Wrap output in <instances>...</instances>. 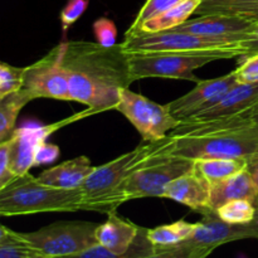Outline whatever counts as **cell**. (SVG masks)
Segmentation results:
<instances>
[{
  "label": "cell",
  "mask_w": 258,
  "mask_h": 258,
  "mask_svg": "<svg viewBox=\"0 0 258 258\" xmlns=\"http://www.w3.org/2000/svg\"><path fill=\"white\" fill-rule=\"evenodd\" d=\"M63 67L71 101L88 106L93 112L116 110L121 91L134 82L128 54L121 44L103 47L97 42H66Z\"/></svg>",
  "instance_id": "cell-1"
},
{
  "label": "cell",
  "mask_w": 258,
  "mask_h": 258,
  "mask_svg": "<svg viewBox=\"0 0 258 258\" xmlns=\"http://www.w3.org/2000/svg\"><path fill=\"white\" fill-rule=\"evenodd\" d=\"M173 136L168 135L159 141H148L101 166H95L82 185L83 211L108 214V203L121 184L133 173L153 161L168 155Z\"/></svg>",
  "instance_id": "cell-2"
},
{
  "label": "cell",
  "mask_w": 258,
  "mask_h": 258,
  "mask_svg": "<svg viewBox=\"0 0 258 258\" xmlns=\"http://www.w3.org/2000/svg\"><path fill=\"white\" fill-rule=\"evenodd\" d=\"M77 211H83L81 189L67 190L44 185L29 173L0 190V214L3 217Z\"/></svg>",
  "instance_id": "cell-3"
},
{
  "label": "cell",
  "mask_w": 258,
  "mask_h": 258,
  "mask_svg": "<svg viewBox=\"0 0 258 258\" xmlns=\"http://www.w3.org/2000/svg\"><path fill=\"white\" fill-rule=\"evenodd\" d=\"M171 136V135H170ZM258 153V128L252 125L173 136L166 154L190 159H247Z\"/></svg>",
  "instance_id": "cell-4"
},
{
  "label": "cell",
  "mask_w": 258,
  "mask_h": 258,
  "mask_svg": "<svg viewBox=\"0 0 258 258\" xmlns=\"http://www.w3.org/2000/svg\"><path fill=\"white\" fill-rule=\"evenodd\" d=\"M133 80L141 78H175L199 82L194 71L219 59L242 55L239 47L229 49L190 50V52L127 53Z\"/></svg>",
  "instance_id": "cell-5"
},
{
  "label": "cell",
  "mask_w": 258,
  "mask_h": 258,
  "mask_svg": "<svg viewBox=\"0 0 258 258\" xmlns=\"http://www.w3.org/2000/svg\"><path fill=\"white\" fill-rule=\"evenodd\" d=\"M193 168V160L165 155L131 174L115 191L108 203V214L122 203L133 199L158 197L164 198L171 181Z\"/></svg>",
  "instance_id": "cell-6"
},
{
  "label": "cell",
  "mask_w": 258,
  "mask_h": 258,
  "mask_svg": "<svg viewBox=\"0 0 258 258\" xmlns=\"http://www.w3.org/2000/svg\"><path fill=\"white\" fill-rule=\"evenodd\" d=\"M97 223L81 221L55 222L38 231L22 233L37 253L62 258L75 256L96 246Z\"/></svg>",
  "instance_id": "cell-7"
},
{
  "label": "cell",
  "mask_w": 258,
  "mask_h": 258,
  "mask_svg": "<svg viewBox=\"0 0 258 258\" xmlns=\"http://www.w3.org/2000/svg\"><path fill=\"white\" fill-rule=\"evenodd\" d=\"M116 111L133 123L146 143L163 140L169 131H173L180 123L168 105L154 102L140 93L133 92L130 88L121 91Z\"/></svg>",
  "instance_id": "cell-8"
},
{
  "label": "cell",
  "mask_w": 258,
  "mask_h": 258,
  "mask_svg": "<svg viewBox=\"0 0 258 258\" xmlns=\"http://www.w3.org/2000/svg\"><path fill=\"white\" fill-rule=\"evenodd\" d=\"M126 53L190 52V50L229 49L239 47L238 43L221 38H211L191 33L165 30L159 33L139 32L127 35L121 43Z\"/></svg>",
  "instance_id": "cell-9"
},
{
  "label": "cell",
  "mask_w": 258,
  "mask_h": 258,
  "mask_svg": "<svg viewBox=\"0 0 258 258\" xmlns=\"http://www.w3.org/2000/svg\"><path fill=\"white\" fill-rule=\"evenodd\" d=\"M66 40L58 43L44 57L25 67L23 88L33 98L71 101L68 76L63 67Z\"/></svg>",
  "instance_id": "cell-10"
},
{
  "label": "cell",
  "mask_w": 258,
  "mask_h": 258,
  "mask_svg": "<svg viewBox=\"0 0 258 258\" xmlns=\"http://www.w3.org/2000/svg\"><path fill=\"white\" fill-rule=\"evenodd\" d=\"M201 214L203 219L198 222L194 233L185 241L186 243L216 249L228 242L258 239V212L253 221L244 224L227 223L222 221L214 211H206Z\"/></svg>",
  "instance_id": "cell-11"
},
{
  "label": "cell",
  "mask_w": 258,
  "mask_h": 258,
  "mask_svg": "<svg viewBox=\"0 0 258 258\" xmlns=\"http://www.w3.org/2000/svg\"><path fill=\"white\" fill-rule=\"evenodd\" d=\"M238 83L236 72L212 80H201L186 95L166 103L169 110L179 121L186 120L196 113L218 103L232 87Z\"/></svg>",
  "instance_id": "cell-12"
},
{
  "label": "cell",
  "mask_w": 258,
  "mask_h": 258,
  "mask_svg": "<svg viewBox=\"0 0 258 258\" xmlns=\"http://www.w3.org/2000/svg\"><path fill=\"white\" fill-rule=\"evenodd\" d=\"M72 117L68 118L64 122H58L54 125L40 126L37 123H25L19 128H15L10 144V166L15 175H25L29 173V169L34 166V151L35 148L40 143L45 141V139L57 130L59 126L66 125Z\"/></svg>",
  "instance_id": "cell-13"
},
{
  "label": "cell",
  "mask_w": 258,
  "mask_h": 258,
  "mask_svg": "<svg viewBox=\"0 0 258 258\" xmlns=\"http://www.w3.org/2000/svg\"><path fill=\"white\" fill-rule=\"evenodd\" d=\"M252 24L253 22L237 15L207 14L199 15V18L196 19L186 20L181 25L174 28V30L239 43Z\"/></svg>",
  "instance_id": "cell-14"
},
{
  "label": "cell",
  "mask_w": 258,
  "mask_h": 258,
  "mask_svg": "<svg viewBox=\"0 0 258 258\" xmlns=\"http://www.w3.org/2000/svg\"><path fill=\"white\" fill-rule=\"evenodd\" d=\"M164 198L175 201L193 211L203 213L206 211H211V183L191 168L188 173L183 174L169 184Z\"/></svg>",
  "instance_id": "cell-15"
},
{
  "label": "cell",
  "mask_w": 258,
  "mask_h": 258,
  "mask_svg": "<svg viewBox=\"0 0 258 258\" xmlns=\"http://www.w3.org/2000/svg\"><path fill=\"white\" fill-rule=\"evenodd\" d=\"M258 103V82L237 83L212 107L183 121H207L238 115Z\"/></svg>",
  "instance_id": "cell-16"
},
{
  "label": "cell",
  "mask_w": 258,
  "mask_h": 258,
  "mask_svg": "<svg viewBox=\"0 0 258 258\" xmlns=\"http://www.w3.org/2000/svg\"><path fill=\"white\" fill-rule=\"evenodd\" d=\"M236 199H246L253 204H257L258 185L247 169L239 171L236 175L211 184V199H209L211 211L216 212L227 202L236 201Z\"/></svg>",
  "instance_id": "cell-17"
},
{
  "label": "cell",
  "mask_w": 258,
  "mask_h": 258,
  "mask_svg": "<svg viewBox=\"0 0 258 258\" xmlns=\"http://www.w3.org/2000/svg\"><path fill=\"white\" fill-rule=\"evenodd\" d=\"M107 219L98 224L96 231L97 243L116 254H125L133 246L141 227L117 216L116 212L107 214Z\"/></svg>",
  "instance_id": "cell-18"
},
{
  "label": "cell",
  "mask_w": 258,
  "mask_h": 258,
  "mask_svg": "<svg viewBox=\"0 0 258 258\" xmlns=\"http://www.w3.org/2000/svg\"><path fill=\"white\" fill-rule=\"evenodd\" d=\"M93 168L95 166H92L90 159L82 155L42 171L37 176V180L44 185L67 190L81 189Z\"/></svg>",
  "instance_id": "cell-19"
},
{
  "label": "cell",
  "mask_w": 258,
  "mask_h": 258,
  "mask_svg": "<svg viewBox=\"0 0 258 258\" xmlns=\"http://www.w3.org/2000/svg\"><path fill=\"white\" fill-rule=\"evenodd\" d=\"M201 3L202 0H184L175 7L168 9L166 12L146 20L140 27L139 32L159 33L174 29V28L179 27L186 20H189L191 15L196 14Z\"/></svg>",
  "instance_id": "cell-20"
},
{
  "label": "cell",
  "mask_w": 258,
  "mask_h": 258,
  "mask_svg": "<svg viewBox=\"0 0 258 258\" xmlns=\"http://www.w3.org/2000/svg\"><path fill=\"white\" fill-rule=\"evenodd\" d=\"M33 100V96L24 88L0 98V144L12 139L18 115Z\"/></svg>",
  "instance_id": "cell-21"
},
{
  "label": "cell",
  "mask_w": 258,
  "mask_h": 258,
  "mask_svg": "<svg viewBox=\"0 0 258 258\" xmlns=\"http://www.w3.org/2000/svg\"><path fill=\"white\" fill-rule=\"evenodd\" d=\"M246 159H197L193 160V169L203 175L209 183L223 180L239 171L246 170Z\"/></svg>",
  "instance_id": "cell-22"
},
{
  "label": "cell",
  "mask_w": 258,
  "mask_h": 258,
  "mask_svg": "<svg viewBox=\"0 0 258 258\" xmlns=\"http://www.w3.org/2000/svg\"><path fill=\"white\" fill-rule=\"evenodd\" d=\"M197 224L198 223H189L183 219L175 223L164 224L153 229H148V238L154 246L159 248L178 246L190 238L196 231Z\"/></svg>",
  "instance_id": "cell-23"
},
{
  "label": "cell",
  "mask_w": 258,
  "mask_h": 258,
  "mask_svg": "<svg viewBox=\"0 0 258 258\" xmlns=\"http://www.w3.org/2000/svg\"><path fill=\"white\" fill-rule=\"evenodd\" d=\"M158 249V247L154 246L148 238V228H140L138 237L134 241L133 246L130 247L125 254H116L113 252L108 251L101 244L91 247L81 253L75 254V256H68L62 258H141L148 254L154 253Z\"/></svg>",
  "instance_id": "cell-24"
},
{
  "label": "cell",
  "mask_w": 258,
  "mask_h": 258,
  "mask_svg": "<svg viewBox=\"0 0 258 258\" xmlns=\"http://www.w3.org/2000/svg\"><path fill=\"white\" fill-rule=\"evenodd\" d=\"M37 252L32 248L20 232L8 227L0 228V258H32Z\"/></svg>",
  "instance_id": "cell-25"
},
{
  "label": "cell",
  "mask_w": 258,
  "mask_h": 258,
  "mask_svg": "<svg viewBox=\"0 0 258 258\" xmlns=\"http://www.w3.org/2000/svg\"><path fill=\"white\" fill-rule=\"evenodd\" d=\"M258 206L246 199H236L227 202L216 211L222 221L231 224H244L253 221L257 216Z\"/></svg>",
  "instance_id": "cell-26"
},
{
  "label": "cell",
  "mask_w": 258,
  "mask_h": 258,
  "mask_svg": "<svg viewBox=\"0 0 258 258\" xmlns=\"http://www.w3.org/2000/svg\"><path fill=\"white\" fill-rule=\"evenodd\" d=\"M181 2H184V0H146L145 4H144L143 7H141V9L139 10L134 23L130 25L127 32L125 33V37L138 33L141 25H143L146 20L151 19V18L166 12V10L175 7V5H178L179 3Z\"/></svg>",
  "instance_id": "cell-27"
},
{
  "label": "cell",
  "mask_w": 258,
  "mask_h": 258,
  "mask_svg": "<svg viewBox=\"0 0 258 258\" xmlns=\"http://www.w3.org/2000/svg\"><path fill=\"white\" fill-rule=\"evenodd\" d=\"M213 251V248L193 246V244L183 242L178 246L165 247V248L158 247L154 253L141 258H207Z\"/></svg>",
  "instance_id": "cell-28"
},
{
  "label": "cell",
  "mask_w": 258,
  "mask_h": 258,
  "mask_svg": "<svg viewBox=\"0 0 258 258\" xmlns=\"http://www.w3.org/2000/svg\"><path fill=\"white\" fill-rule=\"evenodd\" d=\"M25 67H14L3 62L0 64V98L23 88Z\"/></svg>",
  "instance_id": "cell-29"
},
{
  "label": "cell",
  "mask_w": 258,
  "mask_h": 258,
  "mask_svg": "<svg viewBox=\"0 0 258 258\" xmlns=\"http://www.w3.org/2000/svg\"><path fill=\"white\" fill-rule=\"evenodd\" d=\"M93 33L97 39L98 44L103 47H113L116 45V37H117V28L115 23L108 18H98L93 23Z\"/></svg>",
  "instance_id": "cell-30"
},
{
  "label": "cell",
  "mask_w": 258,
  "mask_h": 258,
  "mask_svg": "<svg viewBox=\"0 0 258 258\" xmlns=\"http://www.w3.org/2000/svg\"><path fill=\"white\" fill-rule=\"evenodd\" d=\"M88 3H90V0H68L59 15L63 32H67L68 28L75 24L82 17L83 13L87 10Z\"/></svg>",
  "instance_id": "cell-31"
},
{
  "label": "cell",
  "mask_w": 258,
  "mask_h": 258,
  "mask_svg": "<svg viewBox=\"0 0 258 258\" xmlns=\"http://www.w3.org/2000/svg\"><path fill=\"white\" fill-rule=\"evenodd\" d=\"M216 14L237 15L249 22H258V0H244L238 4L231 5L219 10Z\"/></svg>",
  "instance_id": "cell-32"
},
{
  "label": "cell",
  "mask_w": 258,
  "mask_h": 258,
  "mask_svg": "<svg viewBox=\"0 0 258 258\" xmlns=\"http://www.w3.org/2000/svg\"><path fill=\"white\" fill-rule=\"evenodd\" d=\"M10 149H12L10 140L0 144V190L18 179L10 166Z\"/></svg>",
  "instance_id": "cell-33"
},
{
  "label": "cell",
  "mask_w": 258,
  "mask_h": 258,
  "mask_svg": "<svg viewBox=\"0 0 258 258\" xmlns=\"http://www.w3.org/2000/svg\"><path fill=\"white\" fill-rule=\"evenodd\" d=\"M234 72L238 83L258 82V53L242 59Z\"/></svg>",
  "instance_id": "cell-34"
},
{
  "label": "cell",
  "mask_w": 258,
  "mask_h": 258,
  "mask_svg": "<svg viewBox=\"0 0 258 258\" xmlns=\"http://www.w3.org/2000/svg\"><path fill=\"white\" fill-rule=\"evenodd\" d=\"M239 48L242 49V55L239 59H244L251 55H254L258 53V22H253L243 39L238 43Z\"/></svg>",
  "instance_id": "cell-35"
},
{
  "label": "cell",
  "mask_w": 258,
  "mask_h": 258,
  "mask_svg": "<svg viewBox=\"0 0 258 258\" xmlns=\"http://www.w3.org/2000/svg\"><path fill=\"white\" fill-rule=\"evenodd\" d=\"M60 150L54 144H48L45 141L40 143L34 151V166L50 164L59 158Z\"/></svg>",
  "instance_id": "cell-36"
},
{
  "label": "cell",
  "mask_w": 258,
  "mask_h": 258,
  "mask_svg": "<svg viewBox=\"0 0 258 258\" xmlns=\"http://www.w3.org/2000/svg\"><path fill=\"white\" fill-rule=\"evenodd\" d=\"M244 2V0H202L201 5L197 9V15H207V14H216L219 10L224 9L231 5L238 4V3Z\"/></svg>",
  "instance_id": "cell-37"
},
{
  "label": "cell",
  "mask_w": 258,
  "mask_h": 258,
  "mask_svg": "<svg viewBox=\"0 0 258 258\" xmlns=\"http://www.w3.org/2000/svg\"><path fill=\"white\" fill-rule=\"evenodd\" d=\"M247 123L254 126V127L258 128V103L253 106V107L248 108V110L243 111V112L238 113Z\"/></svg>",
  "instance_id": "cell-38"
},
{
  "label": "cell",
  "mask_w": 258,
  "mask_h": 258,
  "mask_svg": "<svg viewBox=\"0 0 258 258\" xmlns=\"http://www.w3.org/2000/svg\"><path fill=\"white\" fill-rule=\"evenodd\" d=\"M246 160H247V168H246L247 171L251 174L253 180L256 181V184L258 185V153L248 156Z\"/></svg>",
  "instance_id": "cell-39"
},
{
  "label": "cell",
  "mask_w": 258,
  "mask_h": 258,
  "mask_svg": "<svg viewBox=\"0 0 258 258\" xmlns=\"http://www.w3.org/2000/svg\"><path fill=\"white\" fill-rule=\"evenodd\" d=\"M32 258H54V257H48V256H43V254L37 253V254H34Z\"/></svg>",
  "instance_id": "cell-40"
},
{
  "label": "cell",
  "mask_w": 258,
  "mask_h": 258,
  "mask_svg": "<svg viewBox=\"0 0 258 258\" xmlns=\"http://www.w3.org/2000/svg\"><path fill=\"white\" fill-rule=\"evenodd\" d=\"M237 258H246L244 256H239V257H237Z\"/></svg>",
  "instance_id": "cell-41"
},
{
  "label": "cell",
  "mask_w": 258,
  "mask_h": 258,
  "mask_svg": "<svg viewBox=\"0 0 258 258\" xmlns=\"http://www.w3.org/2000/svg\"><path fill=\"white\" fill-rule=\"evenodd\" d=\"M257 206H258V201H257Z\"/></svg>",
  "instance_id": "cell-42"
}]
</instances>
